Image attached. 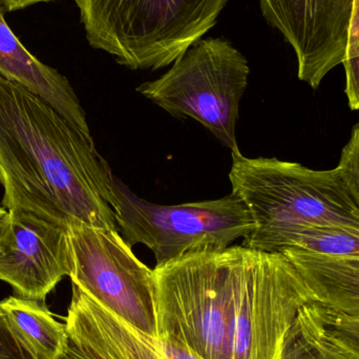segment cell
<instances>
[{"instance_id": "8fae6325", "label": "cell", "mask_w": 359, "mask_h": 359, "mask_svg": "<svg viewBox=\"0 0 359 359\" xmlns=\"http://www.w3.org/2000/svg\"><path fill=\"white\" fill-rule=\"evenodd\" d=\"M6 12L0 4V75L37 95L94 142L86 111L69 80L29 53L6 23Z\"/></svg>"}, {"instance_id": "6da1fadb", "label": "cell", "mask_w": 359, "mask_h": 359, "mask_svg": "<svg viewBox=\"0 0 359 359\" xmlns=\"http://www.w3.org/2000/svg\"><path fill=\"white\" fill-rule=\"evenodd\" d=\"M114 176L95 142L37 95L0 75L2 206L63 226L118 229Z\"/></svg>"}, {"instance_id": "e0dca14e", "label": "cell", "mask_w": 359, "mask_h": 359, "mask_svg": "<svg viewBox=\"0 0 359 359\" xmlns=\"http://www.w3.org/2000/svg\"><path fill=\"white\" fill-rule=\"evenodd\" d=\"M346 71V88L350 109H359V0H353L347 48L343 61Z\"/></svg>"}, {"instance_id": "ac0fdd59", "label": "cell", "mask_w": 359, "mask_h": 359, "mask_svg": "<svg viewBox=\"0 0 359 359\" xmlns=\"http://www.w3.org/2000/svg\"><path fill=\"white\" fill-rule=\"evenodd\" d=\"M337 170L350 198L359 208V123L352 128L351 137L341 151Z\"/></svg>"}, {"instance_id": "277c9868", "label": "cell", "mask_w": 359, "mask_h": 359, "mask_svg": "<svg viewBox=\"0 0 359 359\" xmlns=\"http://www.w3.org/2000/svg\"><path fill=\"white\" fill-rule=\"evenodd\" d=\"M86 39L119 65L160 69L217 25L228 0H74Z\"/></svg>"}, {"instance_id": "9c48e42d", "label": "cell", "mask_w": 359, "mask_h": 359, "mask_svg": "<svg viewBox=\"0 0 359 359\" xmlns=\"http://www.w3.org/2000/svg\"><path fill=\"white\" fill-rule=\"evenodd\" d=\"M10 212L12 231L0 255V280L18 297L43 302L71 276L67 227L27 211Z\"/></svg>"}, {"instance_id": "ba28073f", "label": "cell", "mask_w": 359, "mask_h": 359, "mask_svg": "<svg viewBox=\"0 0 359 359\" xmlns=\"http://www.w3.org/2000/svg\"><path fill=\"white\" fill-rule=\"evenodd\" d=\"M263 16L292 46L299 79L318 88L341 65L353 0H259Z\"/></svg>"}, {"instance_id": "44dd1931", "label": "cell", "mask_w": 359, "mask_h": 359, "mask_svg": "<svg viewBox=\"0 0 359 359\" xmlns=\"http://www.w3.org/2000/svg\"><path fill=\"white\" fill-rule=\"evenodd\" d=\"M50 1H55V0H0V4L6 8V12H13V11L22 10L39 2Z\"/></svg>"}, {"instance_id": "3957f363", "label": "cell", "mask_w": 359, "mask_h": 359, "mask_svg": "<svg viewBox=\"0 0 359 359\" xmlns=\"http://www.w3.org/2000/svg\"><path fill=\"white\" fill-rule=\"evenodd\" d=\"M229 180L255 223L243 246L280 253L287 238L306 226L359 228V208L337 168L310 170L240 151L232 154Z\"/></svg>"}, {"instance_id": "5bb4252c", "label": "cell", "mask_w": 359, "mask_h": 359, "mask_svg": "<svg viewBox=\"0 0 359 359\" xmlns=\"http://www.w3.org/2000/svg\"><path fill=\"white\" fill-rule=\"evenodd\" d=\"M313 302L299 310L276 359H358L327 333Z\"/></svg>"}, {"instance_id": "8992f818", "label": "cell", "mask_w": 359, "mask_h": 359, "mask_svg": "<svg viewBox=\"0 0 359 359\" xmlns=\"http://www.w3.org/2000/svg\"><path fill=\"white\" fill-rule=\"evenodd\" d=\"M250 73L247 59L224 38L194 42L163 76L137 92L177 118L202 124L222 144L240 153L236 123Z\"/></svg>"}, {"instance_id": "7c38bea8", "label": "cell", "mask_w": 359, "mask_h": 359, "mask_svg": "<svg viewBox=\"0 0 359 359\" xmlns=\"http://www.w3.org/2000/svg\"><path fill=\"white\" fill-rule=\"evenodd\" d=\"M282 253L303 276L316 301L359 320V253L329 257L295 248Z\"/></svg>"}, {"instance_id": "7a4b0ae2", "label": "cell", "mask_w": 359, "mask_h": 359, "mask_svg": "<svg viewBox=\"0 0 359 359\" xmlns=\"http://www.w3.org/2000/svg\"><path fill=\"white\" fill-rule=\"evenodd\" d=\"M251 248L185 255L156 267L157 337L200 359H231L232 329Z\"/></svg>"}, {"instance_id": "5b68a950", "label": "cell", "mask_w": 359, "mask_h": 359, "mask_svg": "<svg viewBox=\"0 0 359 359\" xmlns=\"http://www.w3.org/2000/svg\"><path fill=\"white\" fill-rule=\"evenodd\" d=\"M113 209L118 229L130 247L147 246L157 265L200 252L221 251L255 228L252 217L234 194L217 200L160 205L143 200L114 178Z\"/></svg>"}, {"instance_id": "30bf717a", "label": "cell", "mask_w": 359, "mask_h": 359, "mask_svg": "<svg viewBox=\"0 0 359 359\" xmlns=\"http://www.w3.org/2000/svg\"><path fill=\"white\" fill-rule=\"evenodd\" d=\"M65 326L69 347L65 359H200L118 318L75 284Z\"/></svg>"}, {"instance_id": "52a82bcc", "label": "cell", "mask_w": 359, "mask_h": 359, "mask_svg": "<svg viewBox=\"0 0 359 359\" xmlns=\"http://www.w3.org/2000/svg\"><path fill=\"white\" fill-rule=\"evenodd\" d=\"M72 283L105 309L157 337L155 271L133 252L118 230L67 226Z\"/></svg>"}, {"instance_id": "9a60e30c", "label": "cell", "mask_w": 359, "mask_h": 359, "mask_svg": "<svg viewBox=\"0 0 359 359\" xmlns=\"http://www.w3.org/2000/svg\"><path fill=\"white\" fill-rule=\"evenodd\" d=\"M290 248L329 257L358 255L359 228L306 226L287 238L282 252Z\"/></svg>"}, {"instance_id": "ffe728a7", "label": "cell", "mask_w": 359, "mask_h": 359, "mask_svg": "<svg viewBox=\"0 0 359 359\" xmlns=\"http://www.w3.org/2000/svg\"><path fill=\"white\" fill-rule=\"evenodd\" d=\"M12 231L11 212L0 205V255L4 252Z\"/></svg>"}, {"instance_id": "4fadbf2b", "label": "cell", "mask_w": 359, "mask_h": 359, "mask_svg": "<svg viewBox=\"0 0 359 359\" xmlns=\"http://www.w3.org/2000/svg\"><path fill=\"white\" fill-rule=\"evenodd\" d=\"M0 310L38 359H65L69 347L67 326L55 320L42 302L16 295L0 302Z\"/></svg>"}, {"instance_id": "2e32d148", "label": "cell", "mask_w": 359, "mask_h": 359, "mask_svg": "<svg viewBox=\"0 0 359 359\" xmlns=\"http://www.w3.org/2000/svg\"><path fill=\"white\" fill-rule=\"evenodd\" d=\"M316 316L325 330L346 351L359 359V320L313 302Z\"/></svg>"}, {"instance_id": "d6986e66", "label": "cell", "mask_w": 359, "mask_h": 359, "mask_svg": "<svg viewBox=\"0 0 359 359\" xmlns=\"http://www.w3.org/2000/svg\"><path fill=\"white\" fill-rule=\"evenodd\" d=\"M0 359H38L35 352L0 310Z\"/></svg>"}]
</instances>
